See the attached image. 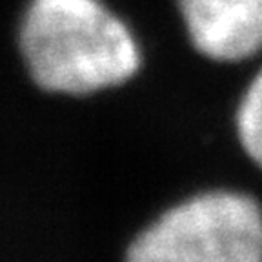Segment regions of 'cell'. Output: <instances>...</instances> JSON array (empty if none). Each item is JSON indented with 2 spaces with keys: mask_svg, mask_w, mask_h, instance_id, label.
Listing matches in <instances>:
<instances>
[{
  "mask_svg": "<svg viewBox=\"0 0 262 262\" xmlns=\"http://www.w3.org/2000/svg\"><path fill=\"white\" fill-rule=\"evenodd\" d=\"M31 80L49 93L88 95L135 73L139 49L98 0H31L18 31Z\"/></svg>",
  "mask_w": 262,
  "mask_h": 262,
  "instance_id": "obj_1",
  "label": "cell"
},
{
  "mask_svg": "<svg viewBox=\"0 0 262 262\" xmlns=\"http://www.w3.org/2000/svg\"><path fill=\"white\" fill-rule=\"evenodd\" d=\"M131 262H258L262 211L250 195L208 191L169 208L127 248Z\"/></svg>",
  "mask_w": 262,
  "mask_h": 262,
  "instance_id": "obj_2",
  "label": "cell"
},
{
  "mask_svg": "<svg viewBox=\"0 0 262 262\" xmlns=\"http://www.w3.org/2000/svg\"><path fill=\"white\" fill-rule=\"evenodd\" d=\"M191 44L211 60L238 62L262 48V0H177Z\"/></svg>",
  "mask_w": 262,
  "mask_h": 262,
  "instance_id": "obj_3",
  "label": "cell"
},
{
  "mask_svg": "<svg viewBox=\"0 0 262 262\" xmlns=\"http://www.w3.org/2000/svg\"><path fill=\"white\" fill-rule=\"evenodd\" d=\"M235 122L244 151L258 168H262V70L246 90L238 104Z\"/></svg>",
  "mask_w": 262,
  "mask_h": 262,
  "instance_id": "obj_4",
  "label": "cell"
}]
</instances>
